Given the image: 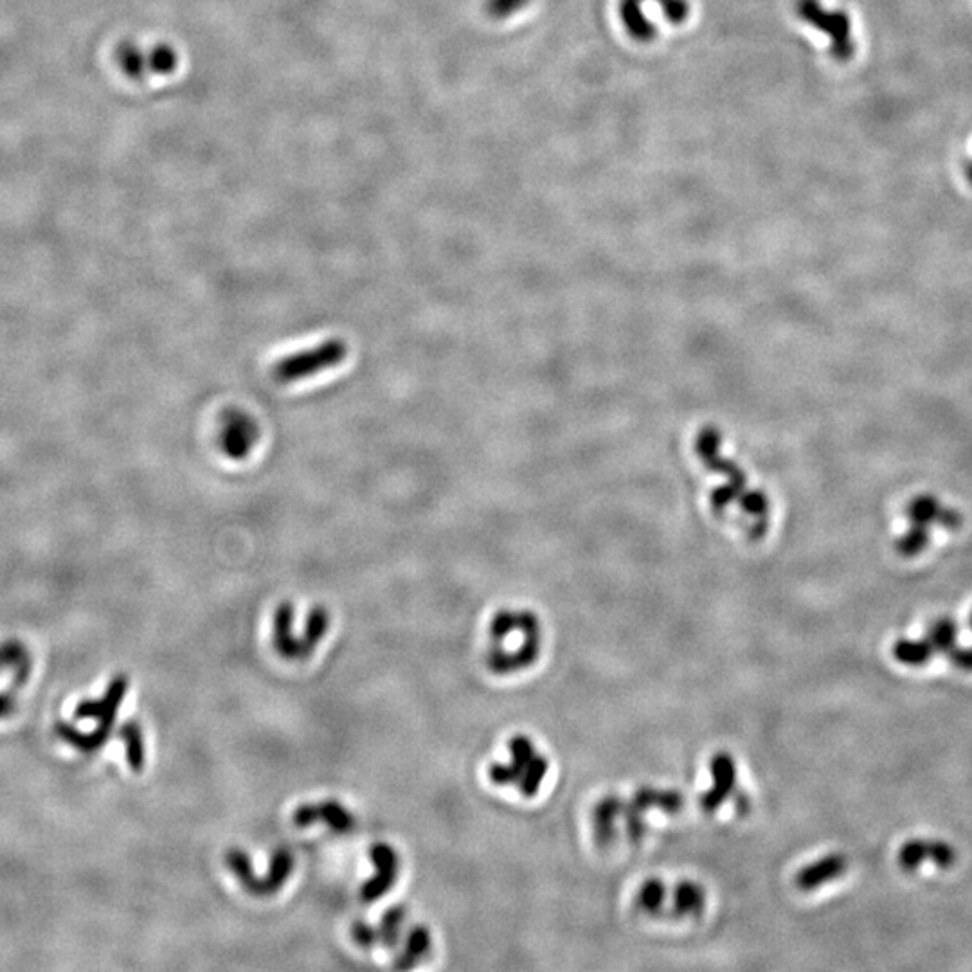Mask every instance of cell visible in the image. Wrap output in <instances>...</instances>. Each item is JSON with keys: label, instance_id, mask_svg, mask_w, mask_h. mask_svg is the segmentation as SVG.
<instances>
[{"label": "cell", "instance_id": "44dd1931", "mask_svg": "<svg viewBox=\"0 0 972 972\" xmlns=\"http://www.w3.org/2000/svg\"><path fill=\"white\" fill-rule=\"evenodd\" d=\"M404 921V906H393L386 911L379 926V941L382 946L388 947V949H394V947L399 946L400 933H402Z\"/></svg>", "mask_w": 972, "mask_h": 972}, {"label": "cell", "instance_id": "7c38bea8", "mask_svg": "<svg viewBox=\"0 0 972 972\" xmlns=\"http://www.w3.org/2000/svg\"><path fill=\"white\" fill-rule=\"evenodd\" d=\"M294 624V607L291 602L280 605L274 615V649L285 660H307L308 654L303 647L301 638L292 635Z\"/></svg>", "mask_w": 972, "mask_h": 972}, {"label": "cell", "instance_id": "8fae6325", "mask_svg": "<svg viewBox=\"0 0 972 972\" xmlns=\"http://www.w3.org/2000/svg\"><path fill=\"white\" fill-rule=\"evenodd\" d=\"M292 819H294V823L299 829L310 827V825L318 823V821H324L330 827V830L337 832V834H348L355 827L354 816L349 814V810L343 804H339L335 799H327V802L319 805H299L294 810Z\"/></svg>", "mask_w": 972, "mask_h": 972}, {"label": "cell", "instance_id": "52a82bcc", "mask_svg": "<svg viewBox=\"0 0 972 972\" xmlns=\"http://www.w3.org/2000/svg\"><path fill=\"white\" fill-rule=\"evenodd\" d=\"M346 355L348 346L343 339H330L316 348L303 349L277 360L272 368V379L276 380L277 384H294L335 368L343 363Z\"/></svg>", "mask_w": 972, "mask_h": 972}, {"label": "cell", "instance_id": "f1b7e54d", "mask_svg": "<svg viewBox=\"0 0 972 972\" xmlns=\"http://www.w3.org/2000/svg\"><path fill=\"white\" fill-rule=\"evenodd\" d=\"M16 710V699L15 691H5V694H0V719H5V716L13 715Z\"/></svg>", "mask_w": 972, "mask_h": 972}, {"label": "cell", "instance_id": "d6986e66", "mask_svg": "<svg viewBox=\"0 0 972 972\" xmlns=\"http://www.w3.org/2000/svg\"><path fill=\"white\" fill-rule=\"evenodd\" d=\"M119 738L127 747V762L133 769V773H141V769L144 768V738L141 726L138 722H125L123 726L119 727Z\"/></svg>", "mask_w": 972, "mask_h": 972}, {"label": "cell", "instance_id": "3957f363", "mask_svg": "<svg viewBox=\"0 0 972 972\" xmlns=\"http://www.w3.org/2000/svg\"><path fill=\"white\" fill-rule=\"evenodd\" d=\"M127 691H129V677L121 674V676H116L110 680L105 696L99 701L85 699V701L80 702L76 710H74V716L80 719V721L97 719L99 726L94 732L83 733L71 726V724H62L60 737H62L63 743L76 747L78 751L85 752V755L99 751L107 744L108 737L112 733L116 716H118L119 708L123 704Z\"/></svg>", "mask_w": 972, "mask_h": 972}, {"label": "cell", "instance_id": "f546056e", "mask_svg": "<svg viewBox=\"0 0 972 972\" xmlns=\"http://www.w3.org/2000/svg\"><path fill=\"white\" fill-rule=\"evenodd\" d=\"M963 174H965V179H968L969 185L972 186V159L965 164V168H963Z\"/></svg>", "mask_w": 972, "mask_h": 972}, {"label": "cell", "instance_id": "9a60e30c", "mask_svg": "<svg viewBox=\"0 0 972 972\" xmlns=\"http://www.w3.org/2000/svg\"><path fill=\"white\" fill-rule=\"evenodd\" d=\"M619 16L630 38L641 44H649L657 35L654 24L641 10V0H619Z\"/></svg>", "mask_w": 972, "mask_h": 972}, {"label": "cell", "instance_id": "6da1fadb", "mask_svg": "<svg viewBox=\"0 0 972 972\" xmlns=\"http://www.w3.org/2000/svg\"><path fill=\"white\" fill-rule=\"evenodd\" d=\"M721 432L715 427L699 430L694 441L696 454L707 466V471L715 472L724 477L721 486H716L710 496V507L719 519H726L730 513H737L743 519L747 537L760 541L766 537L771 526L773 507L769 497L758 488H751L746 472L735 465L730 458L722 455Z\"/></svg>", "mask_w": 972, "mask_h": 972}, {"label": "cell", "instance_id": "5bb4252c", "mask_svg": "<svg viewBox=\"0 0 972 972\" xmlns=\"http://www.w3.org/2000/svg\"><path fill=\"white\" fill-rule=\"evenodd\" d=\"M4 668H13L15 672L11 690H21L26 686L27 679L32 676L33 663L24 643L16 640L0 643V671Z\"/></svg>", "mask_w": 972, "mask_h": 972}, {"label": "cell", "instance_id": "83f0119b", "mask_svg": "<svg viewBox=\"0 0 972 972\" xmlns=\"http://www.w3.org/2000/svg\"><path fill=\"white\" fill-rule=\"evenodd\" d=\"M722 768H724V773L721 774L722 785H724L727 780H732L733 768L732 763H730V760H722ZM721 791H724V787L715 789V791H712V794L708 796L707 804L710 805V807H713V809H715L716 807V802H719V794H721Z\"/></svg>", "mask_w": 972, "mask_h": 972}, {"label": "cell", "instance_id": "2e32d148", "mask_svg": "<svg viewBox=\"0 0 972 972\" xmlns=\"http://www.w3.org/2000/svg\"><path fill=\"white\" fill-rule=\"evenodd\" d=\"M430 944H432V940H430L429 927H411L410 935H407V941H405L404 951L400 952L396 962H394V968L400 969V971L415 968L416 963L420 962L422 958L429 955Z\"/></svg>", "mask_w": 972, "mask_h": 972}, {"label": "cell", "instance_id": "7402d4cb", "mask_svg": "<svg viewBox=\"0 0 972 972\" xmlns=\"http://www.w3.org/2000/svg\"><path fill=\"white\" fill-rule=\"evenodd\" d=\"M924 861H929V841L927 840L906 841L897 854V863L908 874L918 870Z\"/></svg>", "mask_w": 972, "mask_h": 972}, {"label": "cell", "instance_id": "9c48e42d", "mask_svg": "<svg viewBox=\"0 0 972 972\" xmlns=\"http://www.w3.org/2000/svg\"><path fill=\"white\" fill-rule=\"evenodd\" d=\"M260 440V427L246 411L226 410L218 425V446L230 460H246Z\"/></svg>", "mask_w": 972, "mask_h": 972}, {"label": "cell", "instance_id": "5b68a950", "mask_svg": "<svg viewBox=\"0 0 972 972\" xmlns=\"http://www.w3.org/2000/svg\"><path fill=\"white\" fill-rule=\"evenodd\" d=\"M510 763H494L490 768L491 782L497 785L512 783L522 794L533 796L537 793L544 777L548 773V762L543 755L533 747L528 737H518L510 740Z\"/></svg>", "mask_w": 972, "mask_h": 972}, {"label": "cell", "instance_id": "7a4b0ae2", "mask_svg": "<svg viewBox=\"0 0 972 972\" xmlns=\"http://www.w3.org/2000/svg\"><path fill=\"white\" fill-rule=\"evenodd\" d=\"M960 510L949 507L935 494H918L906 507V532L897 537L896 552L902 558H915L932 544L935 530L955 532L962 526Z\"/></svg>", "mask_w": 972, "mask_h": 972}, {"label": "cell", "instance_id": "8992f818", "mask_svg": "<svg viewBox=\"0 0 972 972\" xmlns=\"http://www.w3.org/2000/svg\"><path fill=\"white\" fill-rule=\"evenodd\" d=\"M794 11L807 26L823 33L830 42V57L838 62H849L855 55L852 21L849 13L827 10L821 0H796Z\"/></svg>", "mask_w": 972, "mask_h": 972}, {"label": "cell", "instance_id": "cb8c5ba5", "mask_svg": "<svg viewBox=\"0 0 972 972\" xmlns=\"http://www.w3.org/2000/svg\"><path fill=\"white\" fill-rule=\"evenodd\" d=\"M929 861L938 868H951L957 863V850L952 849L947 841L932 840L929 841Z\"/></svg>", "mask_w": 972, "mask_h": 972}, {"label": "cell", "instance_id": "4fadbf2b", "mask_svg": "<svg viewBox=\"0 0 972 972\" xmlns=\"http://www.w3.org/2000/svg\"><path fill=\"white\" fill-rule=\"evenodd\" d=\"M846 870H849V860L844 855H825L823 860L805 866L804 870L796 875V886L804 891L818 890L819 886L838 879Z\"/></svg>", "mask_w": 972, "mask_h": 972}, {"label": "cell", "instance_id": "4316f807", "mask_svg": "<svg viewBox=\"0 0 972 972\" xmlns=\"http://www.w3.org/2000/svg\"><path fill=\"white\" fill-rule=\"evenodd\" d=\"M947 660L951 661V665L958 671L972 672V647H955L947 654Z\"/></svg>", "mask_w": 972, "mask_h": 972}, {"label": "cell", "instance_id": "277c9868", "mask_svg": "<svg viewBox=\"0 0 972 972\" xmlns=\"http://www.w3.org/2000/svg\"><path fill=\"white\" fill-rule=\"evenodd\" d=\"M490 636L491 643L508 641L512 645V650L496 668L499 674L528 666L537 657L541 627L530 611H499L491 619Z\"/></svg>", "mask_w": 972, "mask_h": 972}, {"label": "cell", "instance_id": "30bf717a", "mask_svg": "<svg viewBox=\"0 0 972 972\" xmlns=\"http://www.w3.org/2000/svg\"><path fill=\"white\" fill-rule=\"evenodd\" d=\"M369 857L377 868V874L364 882L360 899L364 902L379 901L399 879V854L389 844L379 843L371 846Z\"/></svg>", "mask_w": 972, "mask_h": 972}, {"label": "cell", "instance_id": "d4e9b609", "mask_svg": "<svg viewBox=\"0 0 972 972\" xmlns=\"http://www.w3.org/2000/svg\"><path fill=\"white\" fill-rule=\"evenodd\" d=\"M528 4H530V0H488L486 10L496 19H507V16L515 15Z\"/></svg>", "mask_w": 972, "mask_h": 972}, {"label": "cell", "instance_id": "e0dca14e", "mask_svg": "<svg viewBox=\"0 0 972 972\" xmlns=\"http://www.w3.org/2000/svg\"><path fill=\"white\" fill-rule=\"evenodd\" d=\"M891 654L904 666H924L933 660L935 650L929 645L926 638L922 640H911V638H901L891 647Z\"/></svg>", "mask_w": 972, "mask_h": 972}, {"label": "cell", "instance_id": "ffe728a7", "mask_svg": "<svg viewBox=\"0 0 972 972\" xmlns=\"http://www.w3.org/2000/svg\"><path fill=\"white\" fill-rule=\"evenodd\" d=\"M328 627H330V615L324 607H313L307 616V625L303 632V647L307 650L308 657L313 654V650L319 645V641L327 636Z\"/></svg>", "mask_w": 972, "mask_h": 972}, {"label": "cell", "instance_id": "484cf974", "mask_svg": "<svg viewBox=\"0 0 972 972\" xmlns=\"http://www.w3.org/2000/svg\"><path fill=\"white\" fill-rule=\"evenodd\" d=\"M352 937L355 938L358 946L364 947V949H371L379 941V929H375L374 926H369L366 922L357 921L352 926Z\"/></svg>", "mask_w": 972, "mask_h": 972}, {"label": "cell", "instance_id": "4dcf8cb0", "mask_svg": "<svg viewBox=\"0 0 972 972\" xmlns=\"http://www.w3.org/2000/svg\"><path fill=\"white\" fill-rule=\"evenodd\" d=\"M969 627H971V630H972V613H971V616H969Z\"/></svg>", "mask_w": 972, "mask_h": 972}, {"label": "cell", "instance_id": "ba28073f", "mask_svg": "<svg viewBox=\"0 0 972 972\" xmlns=\"http://www.w3.org/2000/svg\"><path fill=\"white\" fill-rule=\"evenodd\" d=\"M226 863L236 879L240 880L244 890L257 897L274 896L276 891L282 890L294 870V855L287 849H277L272 854L269 874L261 879L254 875L249 854L244 850H229L226 854Z\"/></svg>", "mask_w": 972, "mask_h": 972}, {"label": "cell", "instance_id": "ac0fdd59", "mask_svg": "<svg viewBox=\"0 0 972 972\" xmlns=\"http://www.w3.org/2000/svg\"><path fill=\"white\" fill-rule=\"evenodd\" d=\"M958 632L960 629H958L957 621L949 616H944V618L933 619L932 624L927 625L924 638L929 641L935 654L947 655L957 647Z\"/></svg>", "mask_w": 972, "mask_h": 972}, {"label": "cell", "instance_id": "603a6c76", "mask_svg": "<svg viewBox=\"0 0 972 972\" xmlns=\"http://www.w3.org/2000/svg\"><path fill=\"white\" fill-rule=\"evenodd\" d=\"M654 2H660L663 15L674 26L685 24L688 21V16H690V2L688 0H654Z\"/></svg>", "mask_w": 972, "mask_h": 972}]
</instances>
